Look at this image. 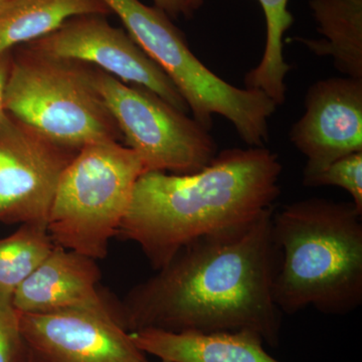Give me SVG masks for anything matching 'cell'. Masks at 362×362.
<instances>
[{"label":"cell","mask_w":362,"mask_h":362,"mask_svg":"<svg viewBox=\"0 0 362 362\" xmlns=\"http://www.w3.org/2000/svg\"><path fill=\"white\" fill-rule=\"evenodd\" d=\"M274 209L237 230L194 240L119 303L128 332L252 331L278 346L281 311L273 298Z\"/></svg>","instance_id":"6da1fadb"},{"label":"cell","mask_w":362,"mask_h":362,"mask_svg":"<svg viewBox=\"0 0 362 362\" xmlns=\"http://www.w3.org/2000/svg\"><path fill=\"white\" fill-rule=\"evenodd\" d=\"M282 164L266 147L223 150L192 175L150 171L136 182L118 237L159 270L182 247L237 230L274 209Z\"/></svg>","instance_id":"7a4b0ae2"},{"label":"cell","mask_w":362,"mask_h":362,"mask_svg":"<svg viewBox=\"0 0 362 362\" xmlns=\"http://www.w3.org/2000/svg\"><path fill=\"white\" fill-rule=\"evenodd\" d=\"M362 214L352 202L308 199L272 216L273 298L281 313L307 307L345 315L362 303Z\"/></svg>","instance_id":"3957f363"},{"label":"cell","mask_w":362,"mask_h":362,"mask_svg":"<svg viewBox=\"0 0 362 362\" xmlns=\"http://www.w3.org/2000/svg\"><path fill=\"white\" fill-rule=\"evenodd\" d=\"M104 1L131 37L173 81L197 122L209 131L214 115L225 117L250 147L265 146L270 136L269 119L278 107L265 93L235 87L207 69L158 7L140 0Z\"/></svg>","instance_id":"277c9868"},{"label":"cell","mask_w":362,"mask_h":362,"mask_svg":"<svg viewBox=\"0 0 362 362\" xmlns=\"http://www.w3.org/2000/svg\"><path fill=\"white\" fill-rule=\"evenodd\" d=\"M4 94L7 113L66 146L123 143L95 85V66L42 54L23 45L11 51Z\"/></svg>","instance_id":"5b68a950"},{"label":"cell","mask_w":362,"mask_h":362,"mask_svg":"<svg viewBox=\"0 0 362 362\" xmlns=\"http://www.w3.org/2000/svg\"><path fill=\"white\" fill-rule=\"evenodd\" d=\"M145 171L140 157L117 141L90 143L64 171L47 228L56 246L106 259Z\"/></svg>","instance_id":"8992f818"},{"label":"cell","mask_w":362,"mask_h":362,"mask_svg":"<svg viewBox=\"0 0 362 362\" xmlns=\"http://www.w3.org/2000/svg\"><path fill=\"white\" fill-rule=\"evenodd\" d=\"M95 85L145 171L192 175L218 154L209 131L153 92L95 68Z\"/></svg>","instance_id":"52a82bcc"},{"label":"cell","mask_w":362,"mask_h":362,"mask_svg":"<svg viewBox=\"0 0 362 362\" xmlns=\"http://www.w3.org/2000/svg\"><path fill=\"white\" fill-rule=\"evenodd\" d=\"M78 151L6 112L0 122V223L47 226L59 180Z\"/></svg>","instance_id":"ba28073f"},{"label":"cell","mask_w":362,"mask_h":362,"mask_svg":"<svg viewBox=\"0 0 362 362\" xmlns=\"http://www.w3.org/2000/svg\"><path fill=\"white\" fill-rule=\"evenodd\" d=\"M106 16H75L56 30L25 45L42 54L76 59L99 69L126 84L139 86L183 113L189 109L173 81L122 28Z\"/></svg>","instance_id":"9c48e42d"},{"label":"cell","mask_w":362,"mask_h":362,"mask_svg":"<svg viewBox=\"0 0 362 362\" xmlns=\"http://www.w3.org/2000/svg\"><path fill=\"white\" fill-rule=\"evenodd\" d=\"M20 362H144L118 317L65 310L21 313Z\"/></svg>","instance_id":"30bf717a"},{"label":"cell","mask_w":362,"mask_h":362,"mask_svg":"<svg viewBox=\"0 0 362 362\" xmlns=\"http://www.w3.org/2000/svg\"><path fill=\"white\" fill-rule=\"evenodd\" d=\"M304 104L305 113L289 136L306 157V180L342 157L362 152V78L317 81L307 90Z\"/></svg>","instance_id":"8fae6325"},{"label":"cell","mask_w":362,"mask_h":362,"mask_svg":"<svg viewBox=\"0 0 362 362\" xmlns=\"http://www.w3.org/2000/svg\"><path fill=\"white\" fill-rule=\"evenodd\" d=\"M101 278L96 259L54 246L37 270L14 291L13 306L21 313L103 312L121 321L119 304L114 307L100 291Z\"/></svg>","instance_id":"7c38bea8"},{"label":"cell","mask_w":362,"mask_h":362,"mask_svg":"<svg viewBox=\"0 0 362 362\" xmlns=\"http://www.w3.org/2000/svg\"><path fill=\"white\" fill-rule=\"evenodd\" d=\"M136 347L168 362H281L264 349L263 338L252 331L168 332L143 329L130 332Z\"/></svg>","instance_id":"4fadbf2b"},{"label":"cell","mask_w":362,"mask_h":362,"mask_svg":"<svg viewBox=\"0 0 362 362\" xmlns=\"http://www.w3.org/2000/svg\"><path fill=\"white\" fill-rule=\"evenodd\" d=\"M309 6L324 37L295 40L329 57L347 77L362 78V0H310Z\"/></svg>","instance_id":"5bb4252c"},{"label":"cell","mask_w":362,"mask_h":362,"mask_svg":"<svg viewBox=\"0 0 362 362\" xmlns=\"http://www.w3.org/2000/svg\"><path fill=\"white\" fill-rule=\"evenodd\" d=\"M111 13L104 0H16L0 13V54L45 37L75 16Z\"/></svg>","instance_id":"9a60e30c"},{"label":"cell","mask_w":362,"mask_h":362,"mask_svg":"<svg viewBox=\"0 0 362 362\" xmlns=\"http://www.w3.org/2000/svg\"><path fill=\"white\" fill-rule=\"evenodd\" d=\"M265 13V51L259 65L245 76V88L265 93L276 105L286 101L285 78L292 66L285 61L283 37L291 28L294 18L288 9L289 0H258ZM188 16L204 4V0H182Z\"/></svg>","instance_id":"2e32d148"},{"label":"cell","mask_w":362,"mask_h":362,"mask_svg":"<svg viewBox=\"0 0 362 362\" xmlns=\"http://www.w3.org/2000/svg\"><path fill=\"white\" fill-rule=\"evenodd\" d=\"M54 246L47 226L42 223H23L0 239V293L13 296Z\"/></svg>","instance_id":"e0dca14e"},{"label":"cell","mask_w":362,"mask_h":362,"mask_svg":"<svg viewBox=\"0 0 362 362\" xmlns=\"http://www.w3.org/2000/svg\"><path fill=\"white\" fill-rule=\"evenodd\" d=\"M305 187H338L346 190L352 204L362 214V152L333 162L318 175L303 180Z\"/></svg>","instance_id":"ac0fdd59"},{"label":"cell","mask_w":362,"mask_h":362,"mask_svg":"<svg viewBox=\"0 0 362 362\" xmlns=\"http://www.w3.org/2000/svg\"><path fill=\"white\" fill-rule=\"evenodd\" d=\"M21 351L20 312L11 295L0 293V362H20Z\"/></svg>","instance_id":"d6986e66"},{"label":"cell","mask_w":362,"mask_h":362,"mask_svg":"<svg viewBox=\"0 0 362 362\" xmlns=\"http://www.w3.org/2000/svg\"><path fill=\"white\" fill-rule=\"evenodd\" d=\"M11 57H13L11 52L0 54V122L6 115V108H4V94H6L7 80L11 71Z\"/></svg>","instance_id":"ffe728a7"},{"label":"cell","mask_w":362,"mask_h":362,"mask_svg":"<svg viewBox=\"0 0 362 362\" xmlns=\"http://www.w3.org/2000/svg\"><path fill=\"white\" fill-rule=\"evenodd\" d=\"M156 7L168 14L169 18H176L180 16L189 18L182 0H153Z\"/></svg>","instance_id":"44dd1931"},{"label":"cell","mask_w":362,"mask_h":362,"mask_svg":"<svg viewBox=\"0 0 362 362\" xmlns=\"http://www.w3.org/2000/svg\"><path fill=\"white\" fill-rule=\"evenodd\" d=\"M14 1H16V0H0V13L4 11L6 7L11 6V4H13Z\"/></svg>","instance_id":"7402d4cb"},{"label":"cell","mask_w":362,"mask_h":362,"mask_svg":"<svg viewBox=\"0 0 362 362\" xmlns=\"http://www.w3.org/2000/svg\"><path fill=\"white\" fill-rule=\"evenodd\" d=\"M144 362H147V361H144ZM161 362H168V361H161Z\"/></svg>","instance_id":"603a6c76"}]
</instances>
